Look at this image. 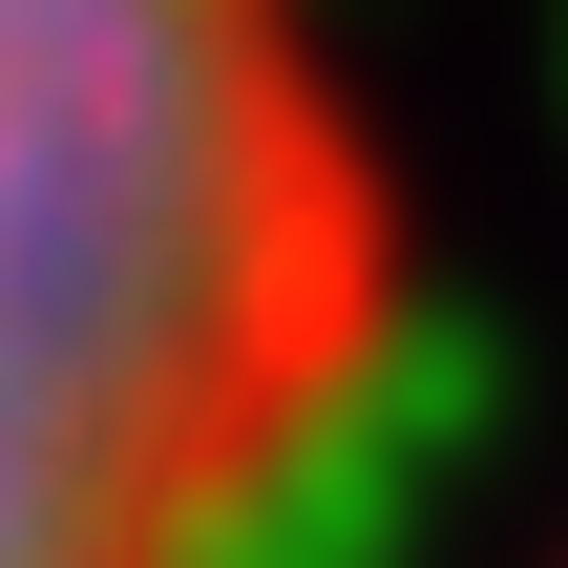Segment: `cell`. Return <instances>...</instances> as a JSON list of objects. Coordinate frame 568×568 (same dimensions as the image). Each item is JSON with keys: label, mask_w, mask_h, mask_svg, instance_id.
I'll list each match as a JSON object with an SVG mask.
<instances>
[{"label": "cell", "mask_w": 568, "mask_h": 568, "mask_svg": "<svg viewBox=\"0 0 568 568\" xmlns=\"http://www.w3.org/2000/svg\"><path fill=\"white\" fill-rule=\"evenodd\" d=\"M400 358V148L316 0H0V568H253Z\"/></svg>", "instance_id": "6da1fadb"}]
</instances>
